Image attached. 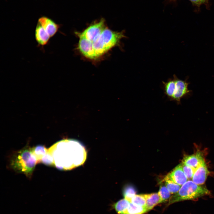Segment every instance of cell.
Segmentation results:
<instances>
[{"instance_id": "1", "label": "cell", "mask_w": 214, "mask_h": 214, "mask_svg": "<svg viewBox=\"0 0 214 214\" xmlns=\"http://www.w3.org/2000/svg\"><path fill=\"white\" fill-rule=\"evenodd\" d=\"M54 166L61 170H69L83 164L87 157L85 147L79 141L66 139L58 141L48 149Z\"/></svg>"}, {"instance_id": "2", "label": "cell", "mask_w": 214, "mask_h": 214, "mask_svg": "<svg viewBox=\"0 0 214 214\" xmlns=\"http://www.w3.org/2000/svg\"><path fill=\"white\" fill-rule=\"evenodd\" d=\"M37 163L31 148L27 146L16 152L11 161V166L15 171L24 174L28 177H31Z\"/></svg>"}, {"instance_id": "3", "label": "cell", "mask_w": 214, "mask_h": 214, "mask_svg": "<svg viewBox=\"0 0 214 214\" xmlns=\"http://www.w3.org/2000/svg\"><path fill=\"white\" fill-rule=\"evenodd\" d=\"M210 192L206 187L188 180L182 185L179 191L171 196L168 205L184 200H193L209 195Z\"/></svg>"}, {"instance_id": "4", "label": "cell", "mask_w": 214, "mask_h": 214, "mask_svg": "<svg viewBox=\"0 0 214 214\" xmlns=\"http://www.w3.org/2000/svg\"><path fill=\"white\" fill-rule=\"evenodd\" d=\"M125 37L124 32L112 31L107 27L92 42L93 48L99 57L118 44L121 39Z\"/></svg>"}, {"instance_id": "5", "label": "cell", "mask_w": 214, "mask_h": 214, "mask_svg": "<svg viewBox=\"0 0 214 214\" xmlns=\"http://www.w3.org/2000/svg\"><path fill=\"white\" fill-rule=\"evenodd\" d=\"M105 22V20L102 19L99 21L91 24L82 32H76V34L77 35L84 37L92 42L101 34L106 28Z\"/></svg>"}, {"instance_id": "6", "label": "cell", "mask_w": 214, "mask_h": 214, "mask_svg": "<svg viewBox=\"0 0 214 214\" xmlns=\"http://www.w3.org/2000/svg\"><path fill=\"white\" fill-rule=\"evenodd\" d=\"M175 83L173 96L171 100L175 101L178 104H180L181 100L191 93L188 88V83L186 81L180 80L176 76H174Z\"/></svg>"}, {"instance_id": "7", "label": "cell", "mask_w": 214, "mask_h": 214, "mask_svg": "<svg viewBox=\"0 0 214 214\" xmlns=\"http://www.w3.org/2000/svg\"><path fill=\"white\" fill-rule=\"evenodd\" d=\"M79 39L78 48L85 57L91 59L95 60L98 58L93 48L92 43L84 37L77 35Z\"/></svg>"}, {"instance_id": "8", "label": "cell", "mask_w": 214, "mask_h": 214, "mask_svg": "<svg viewBox=\"0 0 214 214\" xmlns=\"http://www.w3.org/2000/svg\"><path fill=\"white\" fill-rule=\"evenodd\" d=\"M182 186L188 180L182 169L181 163L178 165L164 178Z\"/></svg>"}, {"instance_id": "9", "label": "cell", "mask_w": 214, "mask_h": 214, "mask_svg": "<svg viewBox=\"0 0 214 214\" xmlns=\"http://www.w3.org/2000/svg\"><path fill=\"white\" fill-rule=\"evenodd\" d=\"M209 173L204 160L195 170L192 180L198 185H202L205 183Z\"/></svg>"}, {"instance_id": "10", "label": "cell", "mask_w": 214, "mask_h": 214, "mask_svg": "<svg viewBox=\"0 0 214 214\" xmlns=\"http://www.w3.org/2000/svg\"><path fill=\"white\" fill-rule=\"evenodd\" d=\"M35 38L38 46L43 50L49 43L50 37L42 25L37 23L35 31Z\"/></svg>"}, {"instance_id": "11", "label": "cell", "mask_w": 214, "mask_h": 214, "mask_svg": "<svg viewBox=\"0 0 214 214\" xmlns=\"http://www.w3.org/2000/svg\"><path fill=\"white\" fill-rule=\"evenodd\" d=\"M38 22L42 25L51 38L56 34L60 27L59 25L46 17L40 18Z\"/></svg>"}, {"instance_id": "12", "label": "cell", "mask_w": 214, "mask_h": 214, "mask_svg": "<svg viewBox=\"0 0 214 214\" xmlns=\"http://www.w3.org/2000/svg\"><path fill=\"white\" fill-rule=\"evenodd\" d=\"M204 160L201 153L198 152L193 154L185 155L182 163L191 167L195 171Z\"/></svg>"}, {"instance_id": "13", "label": "cell", "mask_w": 214, "mask_h": 214, "mask_svg": "<svg viewBox=\"0 0 214 214\" xmlns=\"http://www.w3.org/2000/svg\"><path fill=\"white\" fill-rule=\"evenodd\" d=\"M146 202L145 207L148 211L152 209L158 204L162 203L161 198L158 193L145 194Z\"/></svg>"}, {"instance_id": "14", "label": "cell", "mask_w": 214, "mask_h": 214, "mask_svg": "<svg viewBox=\"0 0 214 214\" xmlns=\"http://www.w3.org/2000/svg\"><path fill=\"white\" fill-rule=\"evenodd\" d=\"M31 150L37 160V163L41 162L42 158L48 152V149L43 145H38L31 148Z\"/></svg>"}, {"instance_id": "15", "label": "cell", "mask_w": 214, "mask_h": 214, "mask_svg": "<svg viewBox=\"0 0 214 214\" xmlns=\"http://www.w3.org/2000/svg\"><path fill=\"white\" fill-rule=\"evenodd\" d=\"M130 203L128 201L124 198L114 203L112 207L118 214H125Z\"/></svg>"}, {"instance_id": "16", "label": "cell", "mask_w": 214, "mask_h": 214, "mask_svg": "<svg viewBox=\"0 0 214 214\" xmlns=\"http://www.w3.org/2000/svg\"><path fill=\"white\" fill-rule=\"evenodd\" d=\"M165 94L171 100L173 95L175 83L174 78L170 79L166 82H163Z\"/></svg>"}, {"instance_id": "17", "label": "cell", "mask_w": 214, "mask_h": 214, "mask_svg": "<svg viewBox=\"0 0 214 214\" xmlns=\"http://www.w3.org/2000/svg\"><path fill=\"white\" fill-rule=\"evenodd\" d=\"M148 212L145 206H141L130 202L125 214H143Z\"/></svg>"}, {"instance_id": "18", "label": "cell", "mask_w": 214, "mask_h": 214, "mask_svg": "<svg viewBox=\"0 0 214 214\" xmlns=\"http://www.w3.org/2000/svg\"><path fill=\"white\" fill-rule=\"evenodd\" d=\"M158 193L161 198L162 202L169 200L171 197V193L166 187L165 184L161 183Z\"/></svg>"}, {"instance_id": "19", "label": "cell", "mask_w": 214, "mask_h": 214, "mask_svg": "<svg viewBox=\"0 0 214 214\" xmlns=\"http://www.w3.org/2000/svg\"><path fill=\"white\" fill-rule=\"evenodd\" d=\"M165 184L171 194H175L179 190L181 186L168 180L163 179Z\"/></svg>"}, {"instance_id": "20", "label": "cell", "mask_w": 214, "mask_h": 214, "mask_svg": "<svg viewBox=\"0 0 214 214\" xmlns=\"http://www.w3.org/2000/svg\"><path fill=\"white\" fill-rule=\"evenodd\" d=\"M146 198L145 195H135L131 199L130 202L137 205L141 206H145Z\"/></svg>"}, {"instance_id": "21", "label": "cell", "mask_w": 214, "mask_h": 214, "mask_svg": "<svg viewBox=\"0 0 214 214\" xmlns=\"http://www.w3.org/2000/svg\"><path fill=\"white\" fill-rule=\"evenodd\" d=\"M136 191L133 186L128 185L124 189L123 195L124 198L130 202L132 198L136 195Z\"/></svg>"}, {"instance_id": "22", "label": "cell", "mask_w": 214, "mask_h": 214, "mask_svg": "<svg viewBox=\"0 0 214 214\" xmlns=\"http://www.w3.org/2000/svg\"><path fill=\"white\" fill-rule=\"evenodd\" d=\"M183 170L188 180H192L195 170L191 167L181 163Z\"/></svg>"}, {"instance_id": "23", "label": "cell", "mask_w": 214, "mask_h": 214, "mask_svg": "<svg viewBox=\"0 0 214 214\" xmlns=\"http://www.w3.org/2000/svg\"><path fill=\"white\" fill-rule=\"evenodd\" d=\"M41 162L47 166H54L53 158L48 151L42 158Z\"/></svg>"}, {"instance_id": "24", "label": "cell", "mask_w": 214, "mask_h": 214, "mask_svg": "<svg viewBox=\"0 0 214 214\" xmlns=\"http://www.w3.org/2000/svg\"><path fill=\"white\" fill-rule=\"evenodd\" d=\"M193 3L196 4H200L204 2L206 0H190Z\"/></svg>"}]
</instances>
